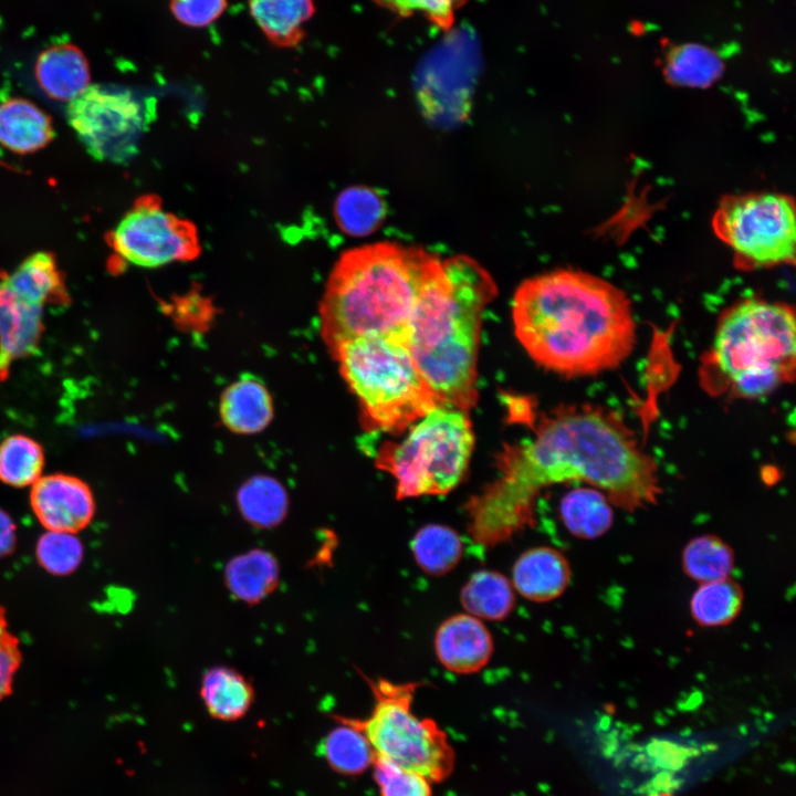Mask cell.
Segmentation results:
<instances>
[{
    "label": "cell",
    "mask_w": 796,
    "mask_h": 796,
    "mask_svg": "<svg viewBox=\"0 0 796 796\" xmlns=\"http://www.w3.org/2000/svg\"><path fill=\"white\" fill-rule=\"evenodd\" d=\"M498 469L465 505L468 532L488 547L530 525L540 491L555 483L586 482L629 511L653 504L661 491L654 460L618 420L595 409L549 419L533 438L506 446Z\"/></svg>",
    "instance_id": "1"
},
{
    "label": "cell",
    "mask_w": 796,
    "mask_h": 796,
    "mask_svg": "<svg viewBox=\"0 0 796 796\" xmlns=\"http://www.w3.org/2000/svg\"><path fill=\"white\" fill-rule=\"evenodd\" d=\"M515 335L541 366L570 377L617 368L632 353L637 325L627 294L578 270L525 280L513 298Z\"/></svg>",
    "instance_id": "2"
},
{
    "label": "cell",
    "mask_w": 796,
    "mask_h": 796,
    "mask_svg": "<svg viewBox=\"0 0 796 796\" xmlns=\"http://www.w3.org/2000/svg\"><path fill=\"white\" fill-rule=\"evenodd\" d=\"M496 284L474 259L442 260L425 285L409 323L408 348L442 405L468 411L475 405L483 312Z\"/></svg>",
    "instance_id": "3"
},
{
    "label": "cell",
    "mask_w": 796,
    "mask_h": 796,
    "mask_svg": "<svg viewBox=\"0 0 796 796\" xmlns=\"http://www.w3.org/2000/svg\"><path fill=\"white\" fill-rule=\"evenodd\" d=\"M441 262L425 249L396 242L344 252L320 304L322 336L331 352L364 336L392 338L408 346L410 318Z\"/></svg>",
    "instance_id": "4"
},
{
    "label": "cell",
    "mask_w": 796,
    "mask_h": 796,
    "mask_svg": "<svg viewBox=\"0 0 796 796\" xmlns=\"http://www.w3.org/2000/svg\"><path fill=\"white\" fill-rule=\"evenodd\" d=\"M795 337L790 306L745 300L727 308L720 318L711 359L735 395L761 398L794 379Z\"/></svg>",
    "instance_id": "5"
},
{
    "label": "cell",
    "mask_w": 796,
    "mask_h": 796,
    "mask_svg": "<svg viewBox=\"0 0 796 796\" xmlns=\"http://www.w3.org/2000/svg\"><path fill=\"white\" fill-rule=\"evenodd\" d=\"M332 354L371 430H404L443 406L402 342L357 337L342 343Z\"/></svg>",
    "instance_id": "6"
},
{
    "label": "cell",
    "mask_w": 796,
    "mask_h": 796,
    "mask_svg": "<svg viewBox=\"0 0 796 796\" xmlns=\"http://www.w3.org/2000/svg\"><path fill=\"white\" fill-rule=\"evenodd\" d=\"M412 425L399 443L380 448L377 465L395 478L399 500L444 495L460 483L472 454L467 411L443 405Z\"/></svg>",
    "instance_id": "7"
},
{
    "label": "cell",
    "mask_w": 796,
    "mask_h": 796,
    "mask_svg": "<svg viewBox=\"0 0 796 796\" xmlns=\"http://www.w3.org/2000/svg\"><path fill=\"white\" fill-rule=\"evenodd\" d=\"M364 678L375 703L366 720L356 721L376 755L430 782L447 778L453 767V751L447 735L433 720L419 718L411 709L422 683Z\"/></svg>",
    "instance_id": "8"
},
{
    "label": "cell",
    "mask_w": 796,
    "mask_h": 796,
    "mask_svg": "<svg viewBox=\"0 0 796 796\" xmlns=\"http://www.w3.org/2000/svg\"><path fill=\"white\" fill-rule=\"evenodd\" d=\"M712 227L730 248L734 264L756 270L795 261V206L776 192L726 196L719 203Z\"/></svg>",
    "instance_id": "9"
},
{
    "label": "cell",
    "mask_w": 796,
    "mask_h": 796,
    "mask_svg": "<svg viewBox=\"0 0 796 796\" xmlns=\"http://www.w3.org/2000/svg\"><path fill=\"white\" fill-rule=\"evenodd\" d=\"M66 118L93 158L121 164L137 153L150 115L133 91L94 84L69 102Z\"/></svg>",
    "instance_id": "10"
},
{
    "label": "cell",
    "mask_w": 796,
    "mask_h": 796,
    "mask_svg": "<svg viewBox=\"0 0 796 796\" xmlns=\"http://www.w3.org/2000/svg\"><path fill=\"white\" fill-rule=\"evenodd\" d=\"M106 241L122 261L142 268L190 261L201 251L195 224L165 211L155 195L139 197Z\"/></svg>",
    "instance_id": "11"
},
{
    "label": "cell",
    "mask_w": 796,
    "mask_h": 796,
    "mask_svg": "<svg viewBox=\"0 0 796 796\" xmlns=\"http://www.w3.org/2000/svg\"><path fill=\"white\" fill-rule=\"evenodd\" d=\"M30 503L34 515L48 531L76 534L95 514L90 486L72 475L51 474L32 484Z\"/></svg>",
    "instance_id": "12"
},
{
    "label": "cell",
    "mask_w": 796,
    "mask_h": 796,
    "mask_svg": "<svg viewBox=\"0 0 796 796\" xmlns=\"http://www.w3.org/2000/svg\"><path fill=\"white\" fill-rule=\"evenodd\" d=\"M493 638L489 629L470 614L446 619L434 635V651L449 671L470 674L480 671L493 653Z\"/></svg>",
    "instance_id": "13"
},
{
    "label": "cell",
    "mask_w": 796,
    "mask_h": 796,
    "mask_svg": "<svg viewBox=\"0 0 796 796\" xmlns=\"http://www.w3.org/2000/svg\"><path fill=\"white\" fill-rule=\"evenodd\" d=\"M43 308L19 297L0 280V379L11 364L34 354L43 332Z\"/></svg>",
    "instance_id": "14"
},
{
    "label": "cell",
    "mask_w": 796,
    "mask_h": 796,
    "mask_svg": "<svg viewBox=\"0 0 796 796\" xmlns=\"http://www.w3.org/2000/svg\"><path fill=\"white\" fill-rule=\"evenodd\" d=\"M515 590L524 598L544 603L559 597L570 579L569 564L559 551L540 546L525 551L512 569Z\"/></svg>",
    "instance_id": "15"
},
{
    "label": "cell",
    "mask_w": 796,
    "mask_h": 796,
    "mask_svg": "<svg viewBox=\"0 0 796 796\" xmlns=\"http://www.w3.org/2000/svg\"><path fill=\"white\" fill-rule=\"evenodd\" d=\"M220 417L232 432L262 431L273 418L272 397L263 381L250 374L233 381L221 396Z\"/></svg>",
    "instance_id": "16"
},
{
    "label": "cell",
    "mask_w": 796,
    "mask_h": 796,
    "mask_svg": "<svg viewBox=\"0 0 796 796\" xmlns=\"http://www.w3.org/2000/svg\"><path fill=\"white\" fill-rule=\"evenodd\" d=\"M35 78L49 97L70 102L90 85V67L77 46L56 44L38 56Z\"/></svg>",
    "instance_id": "17"
},
{
    "label": "cell",
    "mask_w": 796,
    "mask_h": 796,
    "mask_svg": "<svg viewBox=\"0 0 796 796\" xmlns=\"http://www.w3.org/2000/svg\"><path fill=\"white\" fill-rule=\"evenodd\" d=\"M249 12L266 40L281 49L298 46L314 15V0H248Z\"/></svg>",
    "instance_id": "18"
},
{
    "label": "cell",
    "mask_w": 796,
    "mask_h": 796,
    "mask_svg": "<svg viewBox=\"0 0 796 796\" xmlns=\"http://www.w3.org/2000/svg\"><path fill=\"white\" fill-rule=\"evenodd\" d=\"M1 280L19 297L42 308L48 304H65L70 301L56 260L45 251L28 256Z\"/></svg>",
    "instance_id": "19"
},
{
    "label": "cell",
    "mask_w": 796,
    "mask_h": 796,
    "mask_svg": "<svg viewBox=\"0 0 796 796\" xmlns=\"http://www.w3.org/2000/svg\"><path fill=\"white\" fill-rule=\"evenodd\" d=\"M54 137L48 114L28 100L14 97L0 104V144L18 154L45 147Z\"/></svg>",
    "instance_id": "20"
},
{
    "label": "cell",
    "mask_w": 796,
    "mask_h": 796,
    "mask_svg": "<svg viewBox=\"0 0 796 796\" xmlns=\"http://www.w3.org/2000/svg\"><path fill=\"white\" fill-rule=\"evenodd\" d=\"M279 579L276 558L262 548H253L231 558L224 568L229 591L249 605L258 604L272 594Z\"/></svg>",
    "instance_id": "21"
},
{
    "label": "cell",
    "mask_w": 796,
    "mask_h": 796,
    "mask_svg": "<svg viewBox=\"0 0 796 796\" xmlns=\"http://www.w3.org/2000/svg\"><path fill=\"white\" fill-rule=\"evenodd\" d=\"M200 695L209 714L235 721L247 714L254 700L251 682L238 670L217 666L205 672Z\"/></svg>",
    "instance_id": "22"
},
{
    "label": "cell",
    "mask_w": 796,
    "mask_h": 796,
    "mask_svg": "<svg viewBox=\"0 0 796 796\" xmlns=\"http://www.w3.org/2000/svg\"><path fill=\"white\" fill-rule=\"evenodd\" d=\"M468 614L486 620H503L514 609L515 594L510 580L499 572H475L460 593Z\"/></svg>",
    "instance_id": "23"
},
{
    "label": "cell",
    "mask_w": 796,
    "mask_h": 796,
    "mask_svg": "<svg viewBox=\"0 0 796 796\" xmlns=\"http://www.w3.org/2000/svg\"><path fill=\"white\" fill-rule=\"evenodd\" d=\"M607 496L590 488L569 491L561 500V519L574 536L594 540L611 526L614 514Z\"/></svg>",
    "instance_id": "24"
},
{
    "label": "cell",
    "mask_w": 796,
    "mask_h": 796,
    "mask_svg": "<svg viewBox=\"0 0 796 796\" xmlns=\"http://www.w3.org/2000/svg\"><path fill=\"white\" fill-rule=\"evenodd\" d=\"M321 752L333 769L345 775L365 772L377 756L360 725L349 719H343L327 733Z\"/></svg>",
    "instance_id": "25"
},
{
    "label": "cell",
    "mask_w": 796,
    "mask_h": 796,
    "mask_svg": "<svg viewBox=\"0 0 796 796\" xmlns=\"http://www.w3.org/2000/svg\"><path fill=\"white\" fill-rule=\"evenodd\" d=\"M238 505L242 516L252 525L271 528L280 524L289 509L283 485L275 479L258 475L241 485Z\"/></svg>",
    "instance_id": "26"
},
{
    "label": "cell",
    "mask_w": 796,
    "mask_h": 796,
    "mask_svg": "<svg viewBox=\"0 0 796 796\" xmlns=\"http://www.w3.org/2000/svg\"><path fill=\"white\" fill-rule=\"evenodd\" d=\"M417 565L428 575L441 576L453 569L463 554L460 534L440 524H427L417 531L411 541Z\"/></svg>",
    "instance_id": "27"
},
{
    "label": "cell",
    "mask_w": 796,
    "mask_h": 796,
    "mask_svg": "<svg viewBox=\"0 0 796 796\" xmlns=\"http://www.w3.org/2000/svg\"><path fill=\"white\" fill-rule=\"evenodd\" d=\"M743 605V593L737 583L723 578L701 583L692 595L690 609L693 619L704 627H719L733 621Z\"/></svg>",
    "instance_id": "28"
},
{
    "label": "cell",
    "mask_w": 796,
    "mask_h": 796,
    "mask_svg": "<svg viewBox=\"0 0 796 796\" xmlns=\"http://www.w3.org/2000/svg\"><path fill=\"white\" fill-rule=\"evenodd\" d=\"M723 63L711 49L701 44H684L671 51L664 65L667 78L677 85L706 87L718 80Z\"/></svg>",
    "instance_id": "29"
},
{
    "label": "cell",
    "mask_w": 796,
    "mask_h": 796,
    "mask_svg": "<svg viewBox=\"0 0 796 796\" xmlns=\"http://www.w3.org/2000/svg\"><path fill=\"white\" fill-rule=\"evenodd\" d=\"M682 567L689 577L700 583L727 578L734 567V554L718 536H698L685 545Z\"/></svg>",
    "instance_id": "30"
},
{
    "label": "cell",
    "mask_w": 796,
    "mask_h": 796,
    "mask_svg": "<svg viewBox=\"0 0 796 796\" xmlns=\"http://www.w3.org/2000/svg\"><path fill=\"white\" fill-rule=\"evenodd\" d=\"M335 218L339 228L350 235H366L376 230L384 219L380 197L370 188L354 186L336 199Z\"/></svg>",
    "instance_id": "31"
},
{
    "label": "cell",
    "mask_w": 796,
    "mask_h": 796,
    "mask_svg": "<svg viewBox=\"0 0 796 796\" xmlns=\"http://www.w3.org/2000/svg\"><path fill=\"white\" fill-rule=\"evenodd\" d=\"M44 465L42 447L23 434H13L0 444V480L17 488L32 485Z\"/></svg>",
    "instance_id": "32"
},
{
    "label": "cell",
    "mask_w": 796,
    "mask_h": 796,
    "mask_svg": "<svg viewBox=\"0 0 796 796\" xmlns=\"http://www.w3.org/2000/svg\"><path fill=\"white\" fill-rule=\"evenodd\" d=\"M84 548L73 533L48 531L42 534L35 546L39 565L55 576H66L75 572L82 563Z\"/></svg>",
    "instance_id": "33"
},
{
    "label": "cell",
    "mask_w": 796,
    "mask_h": 796,
    "mask_svg": "<svg viewBox=\"0 0 796 796\" xmlns=\"http://www.w3.org/2000/svg\"><path fill=\"white\" fill-rule=\"evenodd\" d=\"M399 18L420 15L440 31H449L468 0H371Z\"/></svg>",
    "instance_id": "34"
},
{
    "label": "cell",
    "mask_w": 796,
    "mask_h": 796,
    "mask_svg": "<svg viewBox=\"0 0 796 796\" xmlns=\"http://www.w3.org/2000/svg\"><path fill=\"white\" fill-rule=\"evenodd\" d=\"M373 766L380 796H432L430 781L425 776L379 756Z\"/></svg>",
    "instance_id": "35"
},
{
    "label": "cell",
    "mask_w": 796,
    "mask_h": 796,
    "mask_svg": "<svg viewBox=\"0 0 796 796\" xmlns=\"http://www.w3.org/2000/svg\"><path fill=\"white\" fill-rule=\"evenodd\" d=\"M21 662L20 640L11 631L7 611L0 606V701L11 694Z\"/></svg>",
    "instance_id": "36"
},
{
    "label": "cell",
    "mask_w": 796,
    "mask_h": 796,
    "mask_svg": "<svg viewBox=\"0 0 796 796\" xmlns=\"http://www.w3.org/2000/svg\"><path fill=\"white\" fill-rule=\"evenodd\" d=\"M228 0H170L169 8L175 19L190 28H205L213 23L226 11Z\"/></svg>",
    "instance_id": "37"
},
{
    "label": "cell",
    "mask_w": 796,
    "mask_h": 796,
    "mask_svg": "<svg viewBox=\"0 0 796 796\" xmlns=\"http://www.w3.org/2000/svg\"><path fill=\"white\" fill-rule=\"evenodd\" d=\"M15 544L17 526L10 515L0 509V558L9 556Z\"/></svg>",
    "instance_id": "38"
},
{
    "label": "cell",
    "mask_w": 796,
    "mask_h": 796,
    "mask_svg": "<svg viewBox=\"0 0 796 796\" xmlns=\"http://www.w3.org/2000/svg\"><path fill=\"white\" fill-rule=\"evenodd\" d=\"M652 796H671V795H668V794H660V795H652Z\"/></svg>",
    "instance_id": "39"
}]
</instances>
